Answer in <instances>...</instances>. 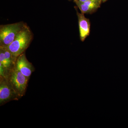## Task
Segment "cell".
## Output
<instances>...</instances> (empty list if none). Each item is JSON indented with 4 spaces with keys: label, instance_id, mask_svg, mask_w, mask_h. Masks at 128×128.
<instances>
[{
    "label": "cell",
    "instance_id": "obj_1",
    "mask_svg": "<svg viewBox=\"0 0 128 128\" xmlns=\"http://www.w3.org/2000/svg\"><path fill=\"white\" fill-rule=\"evenodd\" d=\"M33 38V34L27 25L18 35L15 40L6 48L15 58L25 52Z\"/></svg>",
    "mask_w": 128,
    "mask_h": 128
},
{
    "label": "cell",
    "instance_id": "obj_2",
    "mask_svg": "<svg viewBox=\"0 0 128 128\" xmlns=\"http://www.w3.org/2000/svg\"><path fill=\"white\" fill-rule=\"evenodd\" d=\"M4 76L7 78L19 98L25 95L30 78L24 75L15 66L5 73Z\"/></svg>",
    "mask_w": 128,
    "mask_h": 128
},
{
    "label": "cell",
    "instance_id": "obj_3",
    "mask_svg": "<svg viewBox=\"0 0 128 128\" xmlns=\"http://www.w3.org/2000/svg\"><path fill=\"white\" fill-rule=\"evenodd\" d=\"M27 25L23 22L1 25L0 47H6L9 46Z\"/></svg>",
    "mask_w": 128,
    "mask_h": 128
},
{
    "label": "cell",
    "instance_id": "obj_4",
    "mask_svg": "<svg viewBox=\"0 0 128 128\" xmlns=\"http://www.w3.org/2000/svg\"><path fill=\"white\" fill-rule=\"evenodd\" d=\"M19 97L5 76H0V105L12 100H18Z\"/></svg>",
    "mask_w": 128,
    "mask_h": 128
},
{
    "label": "cell",
    "instance_id": "obj_5",
    "mask_svg": "<svg viewBox=\"0 0 128 128\" xmlns=\"http://www.w3.org/2000/svg\"><path fill=\"white\" fill-rule=\"evenodd\" d=\"M15 66L16 68L22 74L29 78L35 70L32 64L27 59L25 52L16 58Z\"/></svg>",
    "mask_w": 128,
    "mask_h": 128
},
{
    "label": "cell",
    "instance_id": "obj_6",
    "mask_svg": "<svg viewBox=\"0 0 128 128\" xmlns=\"http://www.w3.org/2000/svg\"><path fill=\"white\" fill-rule=\"evenodd\" d=\"M76 9V15L78 18L80 39L81 41H84L90 34V23L89 19L85 16L84 14L82 12L80 13Z\"/></svg>",
    "mask_w": 128,
    "mask_h": 128
},
{
    "label": "cell",
    "instance_id": "obj_7",
    "mask_svg": "<svg viewBox=\"0 0 128 128\" xmlns=\"http://www.w3.org/2000/svg\"><path fill=\"white\" fill-rule=\"evenodd\" d=\"M83 14H91L100 7L102 2L100 0H89L84 2H75Z\"/></svg>",
    "mask_w": 128,
    "mask_h": 128
},
{
    "label": "cell",
    "instance_id": "obj_8",
    "mask_svg": "<svg viewBox=\"0 0 128 128\" xmlns=\"http://www.w3.org/2000/svg\"><path fill=\"white\" fill-rule=\"evenodd\" d=\"M89 0H74V2H84Z\"/></svg>",
    "mask_w": 128,
    "mask_h": 128
},
{
    "label": "cell",
    "instance_id": "obj_9",
    "mask_svg": "<svg viewBox=\"0 0 128 128\" xmlns=\"http://www.w3.org/2000/svg\"><path fill=\"white\" fill-rule=\"evenodd\" d=\"M100 0L101 1V2H105V1H106L107 0Z\"/></svg>",
    "mask_w": 128,
    "mask_h": 128
},
{
    "label": "cell",
    "instance_id": "obj_10",
    "mask_svg": "<svg viewBox=\"0 0 128 128\" xmlns=\"http://www.w3.org/2000/svg\"></svg>",
    "mask_w": 128,
    "mask_h": 128
}]
</instances>
